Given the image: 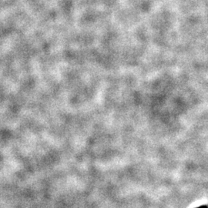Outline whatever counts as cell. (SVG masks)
<instances>
[{"label": "cell", "mask_w": 208, "mask_h": 208, "mask_svg": "<svg viewBox=\"0 0 208 208\" xmlns=\"http://www.w3.org/2000/svg\"><path fill=\"white\" fill-rule=\"evenodd\" d=\"M197 208H208V205H202V206L198 207Z\"/></svg>", "instance_id": "cell-1"}]
</instances>
